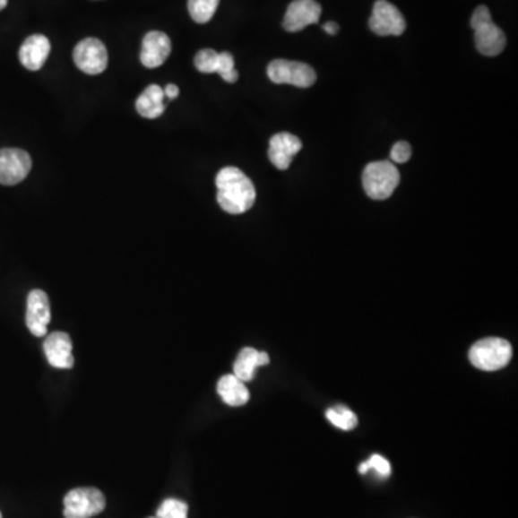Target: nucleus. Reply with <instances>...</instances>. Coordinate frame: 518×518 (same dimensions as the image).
I'll return each mask as SVG.
<instances>
[{"label":"nucleus","mask_w":518,"mask_h":518,"mask_svg":"<svg viewBox=\"0 0 518 518\" xmlns=\"http://www.w3.org/2000/svg\"><path fill=\"white\" fill-rule=\"evenodd\" d=\"M218 203L230 215L248 212L256 199V190L248 176L237 168H225L216 176Z\"/></svg>","instance_id":"nucleus-1"},{"label":"nucleus","mask_w":518,"mask_h":518,"mask_svg":"<svg viewBox=\"0 0 518 518\" xmlns=\"http://www.w3.org/2000/svg\"><path fill=\"white\" fill-rule=\"evenodd\" d=\"M471 28L474 30L475 47L482 56H500L507 45V38L493 22L487 6H479L475 9L471 18Z\"/></svg>","instance_id":"nucleus-2"},{"label":"nucleus","mask_w":518,"mask_h":518,"mask_svg":"<svg viewBox=\"0 0 518 518\" xmlns=\"http://www.w3.org/2000/svg\"><path fill=\"white\" fill-rule=\"evenodd\" d=\"M401 182V175L394 163L389 160L373 161L363 172V187L375 201H384L393 194Z\"/></svg>","instance_id":"nucleus-3"},{"label":"nucleus","mask_w":518,"mask_h":518,"mask_svg":"<svg viewBox=\"0 0 518 518\" xmlns=\"http://www.w3.org/2000/svg\"><path fill=\"white\" fill-rule=\"evenodd\" d=\"M513 358V347L507 340L489 337L475 343L470 350V360L479 370L496 372L503 369Z\"/></svg>","instance_id":"nucleus-4"},{"label":"nucleus","mask_w":518,"mask_h":518,"mask_svg":"<svg viewBox=\"0 0 518 518\" xmlns=\"http://www.w3.org/2000/svg\"><path fill=\"white\" fill-rule=\"evenodd\" d=\"M106 508V496L97 488L82 487L66 494L64 498L65 518H91Z\"/></svg>","instance_id":"nucleus-5"},{"label":"nucleus","mask_w":518,"mask_h":518,"mask_svg":"<svg viewBox=\"0 0 518 518\" xmlns=\"http://www.w3.org/2000/svg\"><path fill=\"white\" fill-rule=\"evenodd\" d=\"M268 78L274 84H289L298 88H308L317 80L315 71L310 65L287 59H275L268 65Z\"/></svg>","instance_id":"nucleus-6"},{"label":"nucleus","mask_w":518,"mask_h":518,"mask_svg":"<svg viewBox=\"0 0 518 518\" xmlns=\"http://www.w3.org/2000/svg\"><path fill=\"white\" fill-rule=\"evenodd\" d=\"M73 63L88 75H99L108 65V52L106 45L97 38H87L78 42L73 49Z\"/></svg>","instance_id":"nucleus-7"},{"label":"nucleus","mask_w":518,"mask_h":518,"mask_svg":"<svg viewBox=\"0 0 518 518\" xmlns=\"http://www.w3.org/2000/svg\"><path fill=\"white\" fill-rule=\"evenodd\" d=\"M369 26L379 37H401V33L405 32L406 21L401 11L391 2L377 0L373 6Z\"/></svg>","instance_id":"nucleus-8"},{"label":"nucleus","mask_w":518,"mask_h":518,"mask_svg":"<svg viewBox=\"0 0 518 518\" xmlns=\"http://www.w3.org/2000/svg\"><path fill=\"white\" fill-rule=\"evenodd\" d=\"M32 159L22 149H0V185L15 186L30 175Z\"/></svg>","instance_id":"nucleus-9"},{"label":"nucleus","mask_w":518,"mask_h":518,"mask_svg":"<svg viewBox=\"0 0 518 518\" xmlns=\"http://www.w3.org/2000/svg\"><path fill=\"white\" fill-rule=\"evenodd\" d=\"M196 70L202 73H220L222 80L229 84L237 82V75L235 70V59L229 52H216L213 49H202L194 56Z\"/></svg>","instance_id":"nucleus-10"},{"label":"nucleus","mask_w":518,"mask_h":518,"mask_svg":"<svg viewBox=\"0 0 518 518\" xmlns=\"http://www.w3.org/2000/svg\"><path fill=\"white\" fill-rule=\"evenodd\" d=\"M51 322V306L47 292L32 289L26 304V325L35 337L47 336V324Z\"/></svg>","instance_id":"nucleus-11"},{"label":"nucleus","mask_w":518,"mask_h":518,"mask_svg":"<svg viewBox=\"0 0 518 518\" xmlns=\"http://www.w3.org/2000/svg\"><path fill=\"white\" fill-rule=\"evenodd\" d=\"M322 16V6L315 0H294L285 12L282 26L289 32H299L315 25Z\"/></svg>","instance_id":"nucleus-12"},{"label":"nucleus","mask_w":518,"mask_h":518,"mask_svg":"<svg viewBox=\"0 0 518 518\" xmlns=\"http://www.w3.org/2000/svg\"><path fill=\"white\" fill-rule=\"evenodd\" d=\"M172 52V40L166 33L151 30L142 39L140 61L146 68H159Z\"/></svg>","instance_id":"nucleus-13"},{"label":"nucleus","mask_w":518,"mask_h":518,"mask_svg":"<svg viewBox=\"0 0 518 518\" xmlns=\"http://www.w3.org/2000/svg\"><path fill=\"white\" fill-rule=\"evenodd\" d=\"M45 356L52 367L56 369H73V341L71 337L63 332H54L45 339Z\"/></svg>","instance_id":"nucleus-14"},{"label":"nucleus","mask_w":518,"mask_h":518,"mask_svg":"<svg viewBox=\"0 0 518 518\" xmlns=\"http://www.w3.org/2000/svg\"><path fill=\"white\" fill-rule=\"evenodd\" d=\"M303 149V142L297 135L289 133H278L271 137L268 158L278 170H287L291 165L292 159Z\"/></svg>","instance_id":"nucleus-15"},{"label":"nucleus","mask_w":518,"mask_h":518,"mask_svg":"<svg viewBox=\"0 0 518 518\" xmlns=\"http://www.w3.org/2000/svg\"><path fill=\"white\" fill-rule=\"evenodd\" d=\"M51 52V42L44 35H32L23 42L19 49V61L26 70L39 71L47 63Z\"/></svg>","instance_id":"nucleus-16"},{"label":"nucleus","mask_w":518,"mask_h":518,"mask_svg":"<svg viewBox=\"0 0 518 518\" xmlns=\"http://www.w3.org/2000/svg\"><path fill=\"white\" fill-rule=\"evenodd\" d=\"M270 363V356L265 351H258L252 347H245L237 356L234 365V375L242 382H251L255 370Z\"/></svg>","instance_id":"nucleus-17"},{"label":"nucleus","mask_w":518,"mask_h":518,"mask_svg":"<svg viewBox=\"0 0 518 518\" xmlns=\"http://www.w3.org/2000/svg\"><path fill=\"white\" fill-rule=\"evenodd\" d=\"M135 108L142 117L149 120L160 117L166 108L163 88L156 84L149 85L135 101Z\"/></svg>","instance_id":"nucleus-18"},{"label":"nucleus","mask_w":518,"mask_h":518,"mask_svg":"<svg viewBox=\"0 0 518 518\" xmlns=\"http://www.w3.org/2000/svg\"><path fill=\"white\" fill-rule=\"evenodd\" d=\"M218 393H220L222 401L229 406L245 405L251 398L248 387L245 386V382L237 379L235 375L220 377V382H218Z\"/></svg>","instance_id":"nucleus-19"},{"label":"nucleus","mask_w":518,"mask_h":518,"mask_svg":"<svg viewBox=\"0 0 518 518\" xmlns=\"http://www.w3.org/2000/svg\"><path fill=\"white\" fill-rule=\"evenodd\" d=\"M220 0H189L187 9L197 23H208L216 13Z\"/></svg>","instance_id":"nucleus-20"},{"label":"nucleus","mask_w":518,"mask_h":518,"mask_svg":"<svg viewBox=\"0 0 518 518\" xmlns=\"http://www.w3.org/2000/svg\"><path fill=\"white\" fill-rule=\"evenodd\" d=\"M325 417L334 427L343 429V431H351L358 427V417L351 412L350 409H347L343 405H337L329 409Z\"/></svg>","instance_id":"nucleus-21"},{"label":"nucleus","mask_w":518,"mask_h":518,"mask_svg":"<svg viewBox=\"0 0 518 518\" xmlns=\"http://www.w3.org/2000/svg\"><path fill=\"white\" fill-rule=\"evenodd\" d=\"M187 513H189V507L185 501L168 498L159 507L158 518H187Z\"/></svg>","instance_id":"nucleus-22"},{"label":"nucleus","mask_w":518,"mask_h":518,"mask_svg":"<svg viewBox=\"0 0 518 518\" xmlns=\"http://www.w3.org/2000/svg\"><path fill=\"white\" fill-rule=\"evenodd\" d=\"M370 470L376 471L380 477L387 479L391 475V463L384 456L375 453V455L370 456L369 461H366L358 467L360 474H367Z\"/></svg>","instance_id":"nucleus-23"},{"label":"nucleus","mask_w":518,"mask_h":518,"mask_svg":"<svg viewBox=\"0 0 518 518\" xmlns=\"http://www.w3.org/2000/svg\"><path fill=\"white\" fill-rule=\"evenodd\" d=\"M412 156V147L408 142H398L392 147L391 160L392 163H406Z\"/></svg>","instance_id":"nucleus-24"},{"label":"nucleus","mask_w":518,"mask_h":518,"mask_svg":"<svg viewBox=\"0 0 518 518\" xmlns=\"http://www.w3.org/2000/svg\"><path fill=\"white\" fill-rule=\"evenodd\" d=\"M163 91H165V97H168V99H175L179 97V88H177V85L168 84Z\"/></svg>","instance_id":"nucleus-25"},{"label":"nucleus","mask_w":518,"mask_h":518,"mask_svg":"<svg viewBox=\"0 0 518 518\" xmlns=\"http://www.w3.org/2000/svg\"><path fill=\"white\" fill-rule=\"evenodd\" d=\"M323 30L329 33V35H336V33L339 32V25H337L336 22H327L323 25Z\"/></svg>","instance_id":"nucleus-26"},{"label":"nucleus","mask_w":518,"mask_h":518,"mask_svg":"<svg viewBox=\"0 0 518 518\" xmlns=\"http://www.w3.org/2000/svg\"><path fill=\"white\" fill-rule=\"evenodd\" d=\"M8 6V0H0V11H4Z\"/></svg>","instance_id":"nucleus-27"},{"label":"nucleus","mask_w":518,"mask_h":518,"mask_svg":"<svg viewBox=\"0 0 518 518\" xmlns=\"http://www.w3.org/2000/svg\"><path fill=\"white\" fill-rule=\"evenodd\" d=\"M0 518H4V517H2V513H0Z\"/></svg>","instance_id":"nucleus-28"},{"label":"nucleus","mask_w":518,"mask_h":518,"mask_svg":"<svg viewBox=\"0 0 518 518\" xmlns=\"http://www.w3.org/2000/svg\"><path fill=\"white\" fill-rule=\"evenodd\" d=\"M156 518H158V517H156Z\"/></svg>","instance_id":"nucleus-29"}]
</instances>
